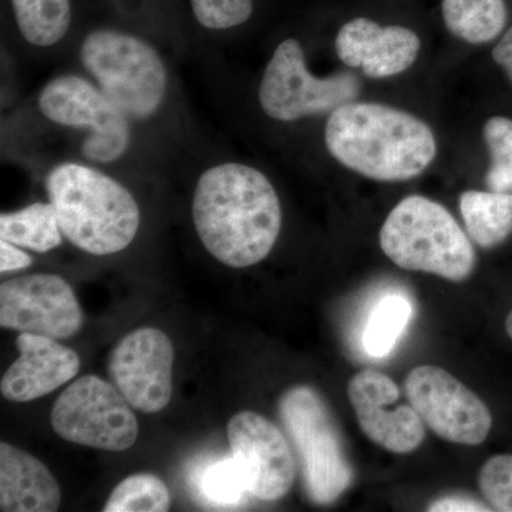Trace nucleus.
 I'll list each match as a JSON object with an SVG mask.
<instances>
[{"instance_id": "1", "label": "nucleus", "mask_w": 512, "mask_h": 512, "mask_svg": "<svg viewBox=\"0 0 512 512\" xmlns=\"http://www.w3.org/2000/svg\"><path fill=\"white\" fill-rule=\"evenodd\" d=\"M192 220L204 248L229 268H248L271 254L282 208L264 173L242 163L212 165L198 178Z\"/></svg>"}, {"instance_id": "2", "label": "nucleus", "mask_w": 512, "mask_h": 512, "mask_svg": "<svg viewBox=\"0 0 512 512\" xmlns=\"http://www.w3.org/2000/svg\"><path fill=\"white\" fill-rule=\"evenodd\" d=\"M325 143L340 164L383 183L412 180L437 153L433 131L413 114L355 101L330 113Z\"/></svg>"}, {"instance_id": "3", "label": "nucleus", "mask_w": 512, "mask_h": 512, "mask_svg": "<svg viewBox=\"0 0 512 512\" xmlns=\"http://www.w3.org/2000/svg\"><path fill=\"white\" fill-rule=\"evenodd\" d=\"M49 201L64 237L92 255H113L130 247L140 228L136 198L119 181L92 165H56L46 181Z\"/></svg>"}, {"instance_id": "4", "label": "nucleus", "mask_w": 512, "mask_h": 512, "mask_svg": "<svg viewBox=\"0 0 512 512\" xmlns=\"http://www.w3.org/2000/svg\"><path fill=\"white\" fill-rule=\"evenodd\" d=\"M380 247L400 268L447 281H466L476 268V251L463 228L443 205L421 195L393 208L380 231Z\"/></svg>"}, {"instance_id": "5", "label": "nucleus", "mask_w": 512, "mask_h": 512, "mask_svg": "<svg viewBox=\"0 0 512 512\" xmlns=\"http://www.w3.org/2000/svg\"><path fill=\"white\" fill-rule=\"evenodd\" d=\"M80 60L101 92L131 121L156 116L168 93V70L156 47L123 30L100 28L84 36Z\"/></svg>"}, {"instance_id": "6", "label": "nucleus", "mask_w": 512, "mask_h": 512, "mask_svg": "<svg viewBox=\"0 0 512 512\" xmlns=\"http://www.w3.org/2000/svg\"><path fill=\"white\" fill-rule=\"evenodd\" d=\"M279 416L299 458L309 500L335 503L352 485L355 470L328 404L312 387L296 386L281 397Z\"/></svg>"}, {"instance_id": "7", "label": "nucleus", "mask_w": 512, "mask_h": 512, "mask_svg": "<svg viewBox=\"0 0 512 512\" xmlns=\"http://www.w3.org/2000/svg\"><path fill=\"white\" fill-rule=\"evenodd\" d=\"M37 106L56 126L87 131L80 151L89 163H116L130 148L131 120L97 84L82 76L62 74L50 80Z\"/></svg>"}, {"instance_id": "8", "label": "nucleus", "mask_w": 512, "mask_h": 512, "mask_svg": "<svg viewBox=\"0 0 512 512\" xmlns=\"http://www.w3.org/2000/svg\"><path fill=\"white\" fill-rule=\"evenodd\" d=\"M359 79L353 73L316 77L306 66L305 53L296 39L276 47L266 64L258 89V100L266 116L276 121L305 119L332 113L359 96Z\"/></svg>"}, {"instance_id": "9", "label": "nucleus", "mask_w": 512, "mask_h": 512, "mask_svg": "<svg viewBox=\"0 0 512 512\" xmlns=\"http://www.w3.org/2000/svg\"><path fill=\"white\" fill-rule=\"evenodd\" d=\"M53 430L60 439L107 451L133 447L138 421L114 384L84 376L67 387L53 406Z\"/></svg>"}, {"instance_id": "10", "label": "nucleus", "mask_w": 512, "mask_h": 512, "mask_svg": "<svg viewBox=\"0 0 512 512\" xmlns=\"http://www.w3.org/2000/svg\"><path fill=\"white\" fill-rule=\"evenodd\" d=\"M407 400L430 430L451 443L478 446L493 417L483 400L441 367H416L404 382Z\"/></svg>"}, {"instance_id": "11", "label": "nucleus", "mask_w": 512, "mask_h": 512, "mask_svg": "<svg viewBox=\"0 0 512 512\" xmlns=\"http://www.w3.org/2000/svg\"><path fill=\"white\" fill-rule=\"evenodd\" d=\"M84 322L82 306L63 278L35 274L0 285V326L20 333L69 339Z\"/></svg>"}, {"instance_id": "12", "label": "nucleus", "mask_w": 512, "mask_h": 512, "mask_svg": "<svg viewBox=\"0 0 512 512\" xmlns=\"http://www.w3.org/2000/svg\"><path fill=\"white\" fill-rule=\"evenodd\" d=\"M174 348L156 328L128 333L109 356L111 382L133 409L161 412L173 396Z\"/></svg>"}, {"instance_id": "13", "label": "nucleus", "mask_w": 512, "mask_h": 512, "mask_svg": "<svg viewBox=\"0 0 512 512\" xmlns=\"http://www.w3.org/2000/svg\"><path fill=\"white\" fill-rule=\"evenodd\" d=\"M228 440L247 474L249 494L276 501L289 493L295 481V456L274 423L254 412L235 414L228 423Z\"/></svg>"}, {"instance_id": "14", "label": "nucleus", "mask_w": 512, "mask_h": 512, "mask_svg": "<svg viewBox=\"0 0 512 512\" xmlns=\"http://www.w3.org/2000/svg\"><path fill=\"white\" fill-rule=\"evenodd\" d=\"M348 394L360 429L377 446L406 454L423 443L426 424L412 404H399V387L389 376L362 370L350 379Z\"/></svg>"}, {"instance_id": "15", "label": "nucleus", "mask_w": 512, "mask_h": 512, "mask_svg": "<svg viewBox=\"0 0 512 512\" xmlns=\"http://www.w3.org/2000/svg\"><path fill=\"white\" fill-rule=\"evenodd\" d=\"M420 52V39L402 26H380L373 20H350L336 37V53L346 66L362 70L370 79L406 72Z\"/></svg>"}, {"instance_id": "16", "label": "nucleus", "mask_w": 512, "mask_h": 512, "mask_svg": "<svg viewBox=\"0 0 512 512\" xmlns=\"http://www.w3.org/2000/svg\"><path fill=\"white\" fill-rule=\"evenodd\" d=\"M16 346L20 355L0 383V392L9 402L26 403L47 396L79 373V355L56 339L20 333Z\"/></svg>"}, {"instance_id": "17", "label": "nucleus", "mask_w": 512, "mask_h": 512, "mask_svg": "<svg viewBox=\"0 0 512 512\" xmlns=\"http://www.w3.org/2000/svg\"><path fill=\"white\" fill-rule=\"evenodd\" d=\"M62 491L45 464L26 451L0 443V510L55 512Z\"/></svg>"}, {"instance_id": "18", "label": "nucleus", "mask_w": 512, "mask_h": 512, "mask_svg": "<svg viewBox=\"0 0 512 512\" xmlns=\"http://www.w3.org/2000/svg\"><path fill=\"white\" fill-rule=\"evenodd\" d=\"M460 211L468 235L478 247H497L512 234V192H463Z\"/></svg>"}, {"instance_id": "19", "label": "nucleus", "mask_w": 512, "mask_h": 512, "mask_svg": "<svg viewBox=\"0 0 512 512\" xmlns=\"http://www.w3.org/2000/svg\"><path fill=\"white\" fill-rule=\"evenodd\" d=\"M64 235L52 202H35L29 207L0 215V239L20 248L46 254L62 244Z\"/></svg>"}, {"instance_id": "20", "label": "nucleus", "mask_w": 512, "mask_h": 512, "mask_svg": "<svg viewBox=\"0 0 512 512\" xmlns=\"http://www.w3.org/2000/svg\"><path fill=\"white\" fill-rule=\"evenodd\" d=\"M441 10L448 32L471 45L491 42L507 23L504 0H443Z\"/></svg>"}, {"instance_id": "21", "label": "nucleus", "mask_w": 512, "mask_h": 512, "mask_svg": "<svg viewBox=\"0 0 512 512\" xmlns=\"http://www.w3.org/2000/svg\"><path fill=\"white\" fill-rule=\"evenodd\" d=\"M19 33L29 45L52 47L72 25V0H10Z\"/></svg>"}, {"instance_id": "22", "label": "nucleus", "mask_w": 512, "mask_h": 512, "mask_svg": "<svg viewBox=\"0 0 512 512\" xmlns=\"http://www.w3.org/2000/svg\"><path fill=\"white\" fill-rule=\"evenodd\" d=\"M413 315V306L406 296L390 293L377 303L363 330V348L367 355L382 359L389 355L402 338Z\"/></svg>"}, {"instance_id": "23", "label": "nucleus", "mask_w": 512, "mask_h": 512, "mask_svg": "<svg viewBox=\"0 0 512 512\" xmlns=\"http://www.w3.org/2000/svg\"><path fill=\"white\" fill-rule=\"evenodd\" d=\"M171 495L164 481L154 474H134L121 481L109 500L106 512H165L170 510Z\"/></svg>"}, {"instance_id": "24", "label": "nucleus", "mask_w": 512, "mask_h": 512, "mask_svg": "<svg viewBox=\"0 0 512 512\" xmlns=\"http://www.w3.org/2000/svg\"><path fill=\"white\" fill-rule=\"evenodd\" d=\"M204 500L217 507H234L249 494L247 474L234 454L212 461L198 477Z\"/></svg>"}, {"instance_id": "25", "label": "nucleus", "mask_w": 512, "mask_h": 512, "mask_svg": "<svg viewBox=\"0 0 512 512\" xmlns=\"http://www.w3.org/2000/svg\"><path fill=\"white\" fill-rule=\"evenodd\" d=\"M491 165L485 183L491 191L512 192V120L491 117L484 126Z\"/></svg>"}, {"instance_id": "26", "label": "nucleus", "mask_w": 512, "mask_h": 512, "mask_svg": "<svg viewBox=\"0 0 512 512\" xmlns=\"http://www.w3.org/2000/svg\"><path fill=\"white\" fill-rule=\"evenodd\" d=\"M195 20L208 30H229L244 25L254 13V0H190Z\"/></svg>"}, {"instance_id": "27", "label": "nucleus", "mask_w": 512, "mask_h": 512, "mask_svg": "<svg viewBox=\"0 0 512 512\" xmlns=\"http://www.w3.org/2000/svg\"><path fill=\"white\" fill-rule=\"evenodd\" d=\"M478 484L493 510L512 512V454L485 461L478 474Z\"/></svg>"}, {"instance_id": "28", "label": "nucleus", "mask_w": 512, "mask_h": 512, "mask_svg": "<svg viewBox=\"0 0 512 512\" xmlns=\"http://www.w3.org/2000/svg\"><path fill=\"white\" fill-rule=\"evenodd\" d=\"M30 265H32V258L25 251L12 242L0 239V271L2 274L19 271V269L28 268Z\"/></svg>"}, {"instance_id": "29", "label": "nucleus", "mask_w": 512, "mask_h": 512, "mask_svg": "<svg viewBox=\"0 0 512 512\" xmlns=\"http://www.w3.org/2000/svg\"><path fill=\"white\" fill-rule=\"evenodd\" d=\"M431 512H467V511H491L484 504L466 497H444L437 500L429 507Z\"/></svg>"}, {"instance_id": "30", "label": "nucleus", "mask_w": 512, "mask_h": 512, "mask_svg": "<svg viewBox=\"0 0 512 512\" xmlns=\"http://www.w3.org/2000/svg\"><path fill=\"white\" fill-rule=\"evenodd\" d=\"M493 59L504 70L505 76L512 84V25L494 47Z\"/></svg>"}, {"instance_id": "31", "label": "nucleus", "mask_w": 512, "mask_h": 512, "mask_svg": "<svg viewBox=\"0 0 512 512\" xmlns=\"http://www.w3.org/2000/svg\"><path fill=\"white\" fill-rule=\"evenodd\" d=\"M505 329H507L508 336H510L512 340V311L510 315H508L507 322H505Z\"/></svg>"}]
</instances>
